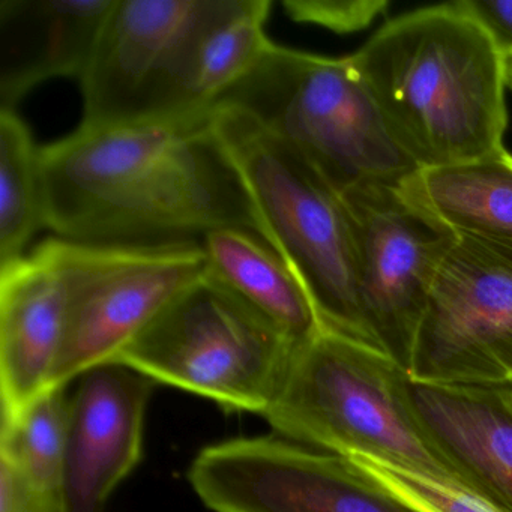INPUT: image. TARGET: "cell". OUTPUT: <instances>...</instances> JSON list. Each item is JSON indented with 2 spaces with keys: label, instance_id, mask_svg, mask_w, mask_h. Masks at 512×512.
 <instances>
[{
  "label": "cell",
  "instance_id": "obj_1",
  "mask_svg": "<svg viewBox=\"0 0 512 512\" xmlns=\"http://www.w3.org/2000/svg\"><path fill=\"white\" fill-rule=\"evenodd\" d=\"M43 167L47 229L59 238L157 244L238 227L263 239L212 112L124 127L80 125L43 146Z\"/></svg>",
  "mask_w": 512,
  "mask_h": 512
},
{
  "label": "cell",
  "instance_id": "obj_2",
  "mask_svg": "<svg viewBox=\"0 0 512 512\" xmlns=\"http://www.w3.org/2000/svg\"><path fill=\"white\" fill-rule=\"evenodd\" d=\"M350 59L416 169L503 149L505 58L461 2L391 20Z\"/></svg>",
  "mask_w": 512,
  "mask_h": 512
},
{
  "label": "cell",
  "instance_id": "obj_3",
  "mask_svg": "<svg viewBox=\"0 0 512 512\" xmlns=\"http://www.w3.org/2000/svg\"><path fill=\"white\" fill-rule=\"evenodd\" d=\"M266 421L277 436L467 488L419 418L410 377L373 347L320 329L298 344Z\"/></svg>",
  "mask_w": 512,
  "mask_h": 512
},
{
  "label": "cell",
  "instance_id": "obj_4",
  "mask_svg": "<svg viewBox=\"0 0 512 512\" xmlns=\"http://www.w3.org/2000/svg\"><path fill=\"white\" fill-rule=\"evenodd\" d=\"M214 107H232L301 154L338 193L415 172L350 56L271 46ZM212 107V109H214Z\"/></svg>",
  "mask_w": 512,
  "mask_h": 512
},
{
  "label": "cell",
  "instance_id": "obj_5",
  "mask_svg": "<svg viewBox=\"0 0 512 512\" xmlns=\"http://www.w3.org/2000/svg\"><path fill=\"white\" fill-rule=\"evenodd\" d=\"M212 113L263 239L307 290L322 328L374 349L359 313L341 194L301 154L241 110L214 107Z\"/></svg>",
  "mask_w": 512,
  "mask_h": 512
},
{
  "label": "cell",
  "instance_id": "obj_6",
  "mask_svg": "<svg viewBox=\"0 0 512 512\" xmlns=\"http://www.w3.org/2000/svg\"><path fill=\"white\" fill-rule=\"evenodd\" d=\"M298 344L211 278L173 299L118 356L155 383L265 415Z\"/></svg>",
  "mask_w": 512,
  "mask_h": 512
},
{
  "label": "cell",
  "instance_id": "obj_7",
  "mask_svg": "<svg viewBox=\"0 0 512 512\" xmlns=\"http://www.w3.org/2000/svg\"><path fill=\"white\" fill-rule=\"evenodd\" d=\"M65 287V323L50 389L101 365L122 350L184 290L205 277L202 242L91 244L49 238Z\"/></svg>",
  "mask_w": 512,
  "mask_h": 512
},
{
  "label": "cell",
  "instance_id": "obj_8",
  "mask_svg": "<svg viewBox=\"0 0 512 512\" xmlns=\"http://www.w3.org/2000/svg\"><path fill=\"white\" fill-rule=\"evenodd\" d=\"M236 0H116L80 83L83 127L193 116L197 50Z\"/></svg>",
  "mask_w": 512,
  "mask_h": 512
},
{
  "label": "cell",
  "instance_id": "obj_9",
  "mask_svg": "<svg viewBox=\"0 0 512 512\" xmlns=\"http://www.w3.org/2000/svg\"><path fill=\"white\" fill-rule=\"evenodd\" d=\"M341 200L365 331L374 349L409 374L434 280L457 235L415 208L400 181L365 182Z\"/></svg>",
  "mask_w": 512,
  "mask_h": 512
},
{
  "label": "cell",
  "instance_id": "obj_10",
  "mask_svg": "<svg viewBox=\"0 0 512 512\" xmlns=\"http://www.w3.org/2000/svg\"><path fill=\"white\" fill-rule=\"evenodd\" d=\"M188 479L214 512H424L352 458L277 434L206 446Z\"/></svg>",
  "mask_w": 512,
  "mask_h": 512
},
{
  "label": "cell",
  "instance_id": "obj_11",
  "mask_svg": "<svg viewBox=\"0 0 512 512\" xmlns=\"http://www.w3.org/2000/svg\"><path fill=\"white\" fill-rule=\"evenodd\" d=\"M412 382L512 383V244L457 236L419 325Z\"/></svg>",
  "mask_w": 512,
  "mask_h": 512
},
{
  "label": "cell",
  "instance_id": "obj_12",
  "mask_svg": "<svg viewBox=\"0 0 512 512\" xmlns=\"http://www.w3.org/2000/svg\"><path fill=\"white\" fill-rule=\"evenodd\" d=\"M155 385L118 362L79 377L71 395L59 512H106L107 500L142 458Z\"/></svg>",
  "mask_w": 512,
  "mask_h": 512
},
{
  "label": "cell",
  "instance_id": "obj_13",
  "mask_svg": "<svg viewBox=\"0 0 512 512\" xmlns=\"http://www.w3.org/2000/svg\"><path fill=\"white\" fill-rule=\"evenodd\" d=\"M65 323V287L49 248L0 266V389L4 421L50 391Z\"/></svg>",
  "mask_w": 512,
  "mask_h": 512
},
{
  "label": "cell",
  "instance_id": "obj_14",
  "mask_svg": "<svg viewBox=\"0 0 512 512\" xmlns=\"http://www.w3.org/2000/svg\"><path fill=\"white\" fill-rule=\"evenodd\" d=\"M116 0H0V110L47 80L82 79Z\"/></svg>",
  "mask_w": 512,
  "mask_h": 512
},
{
  "label": "cell",
  "instance_id": "obj_15",
  "mask_svg": "<svg viewBox=\"0 0 512 512\" xmlns=\"http://www.w3.org/2000/svg\"><path fill=\"white\" fill-rule=\"evenodd\" d=\"M419 418L467 487L512 512V409L497 386L412 382Z\"/></svg>",
  "mask_w": 512,
  "mask_h": 512
},
{
  "label": "cell",
  "instance_id": "obj_16",
  "mask_svg": "<svg viewBox=\"0 0 512 512\" xmlns=\"http://www.w3.org/2000/svg\"><path fill=\"white\" fill-rule=\"evenodd\" d=\"M202 239L206 277L277 326L293 343H304L322 329L301 281L259 235L224 227Z\"/></svg>",
  "mask_w": 512,
  "mask_h": 512
},
{
  "label": "cell",
  "instance_id": "obj_17",
  "mask_svg": "<svg viewBox=\"0 0 512 512\" xmlns=\"http://www.w3.org/2000/svg\"><path fill=\"white\" fill-rule=\"evenodd\" d=\"M403 196L457 236L512 244V155L505 149L455 166L418 169Z\"/></svg>",
  "mask_w": 512,
  "mask_h": 512
},
{
  "label": "cell",
  "instance_id": "obj_18",
  "mask_svg": "<svg viewBox=\"0 0 512 512\" xmlns=\"http://www.w3.org/2000/svg\"><path fill=\"white\" fill-rule=\"evenodd\" d=\"M47 229L43 148L16 110H0V266L25 257Z\"/></svg>",
  "mask_w": 512,
  "mask_h": 512
},
{
  "label": "cell",
  "instance_id": "obj_19",
  "mask_svg": "<svg viewBox=\"0 0 512 512\" xmlns=\"http://www.w3.org/2000/svg\"><path fill=\"white\" fill-rule=\"evenodd\" d=\"M272 0H236L200 43L194 61L188 107L191 115L211 113L218 98L253 70L272 41L265 26Z\"/></svg>",
  "mask_w": 512,
  "mask_h": 512
},
{
  "label": "cell",
  "instance_id": "obj_20",
  "mask_svg": "<svg viewBox=\"0 0 512 512\" xmlns=\"http://www.w3.org/2000/svg\"><path fill=\"white\" fill-rule=\"evenodd\" d=\"M71 397L67 388L44 392L10 421H2L0 455L31 479L41 496L59 506Z\"/></svg>",
  "mask_w": 512,
  "mask_h": 512
},
{
  "label": "cell",
  "instance_id": "obj_21",
  "mask_svg": "<svg viewBox=\"0 0 512 512\" xmlns=\"http://www.w3.org/2000/svg\"><path fill=\"white\" fill-rule=\"evenodd\" d=\"M424 512H508L475 491L365 457H350Z\"/></svg>",
  "mask_w": 512,
  "mask_h": 512
},
{
  "label": "cell",
  "instance_id": "obj_22",
  "mask_svg": "<svg viewBox=\"0 0 512 512\" xmlns=\"http://www.w3.org/2000/svg\"><path fill=\"white\" fill-rule=\"evenodd\" d=\"M286 16L293 22L310 23L335 34H353L379 19L386 0H283Z\"/></svg>",
  "mask_w": 512,
  "mask_h": 512
},
{
  "label": "cell",
  "instance_id": "obj_23",
  "mask_svg": "<svg viewBox=\"0 0 512 512\" xmlns=\"http://www.w3.org/2000/svg\"><path fill=\"white\" fill-rule=\"evenodd\" d=\"M47 508L59 506L41 496L17 464L0 455V512H41Z\"/></svg>",
  "mask_w": 512,
  "mask_h": 512
},
{
  "label": "cell",
  "instance_id": "obj_24",
  "mask_svg": "<svg viewBox=\"0 0 512 512\" xmlns=\"http://www.w3.org/2000/svg\"><path fill=\"white\" fill-rule=\"evenodd\" d=\"M493 38L503 58L512 56V0H460Z\"/></svg>",
  "mask_w": 512,
  "mask_h": 512
},
{
  "label": "cell",
  "instance_id": "obj_25",
  "mask_svg": "<svg viewBox=\"0 0 512 512\" xmlns=\"http://www.w3.org/2000/svg\"><path fill=\"white\" fill-rule=\"evenodd\" d=\"M500 394H502L503 400L509 404V407L512 409V383H508V385L497 386Z\"/></svg>",
  "mask_w": 512,
  "mask_h": 512
},
{
  "label": "cell",
  "instance_id": "obj_26",
  "mask_svg": "<svg viewBox=\"0 0 512 512\" xmlns=\"http://www.w3.org/2000/svg\"><path fill=\"white\" fill-rule=\"evenodd\" d=\"M505 77L506 86L512 89V56H506L505 58Z\"/></svg>",
  "mask_w": 512,
  "mask_h": 512
},
{
  "label": "cell",
  "instance_id": "obj_27",
  "mask_svg": "<svg viewBox=\"0 0 512 512\" xmlns=\"http://www.w3.org/2000/svg\"><path fill=\"white\" fill-rule=\"evenodd\" d=\"M41 512H59V509H56V508H47V509H44V511H41Z\"/></svg>",
  "mask_w": 512,
  "mask_h": 512
}]
</instances>
